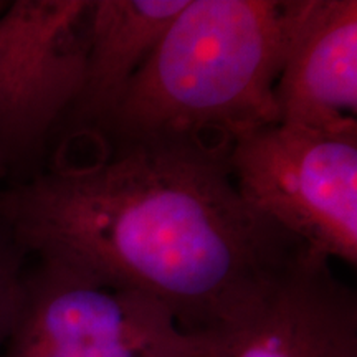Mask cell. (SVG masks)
<instances>
[{
	"mask_svg": "<svg viewBox=\"0 0 357 357\" xmlns=\"http://www.w3.org/2000/svg\"><path fill=\"white\" fill-rule=\"evenodd\" d=\"M88 139L86 162L0 187V229L25 257L155 301L229 357L311 248L240 195L234 142Z\"/></svg>",
	"mask_w": 357,
	"mask_h": 357,
	"instance_id": "cell-1",
	"label": "cell"
},
{
	"mask_svg": "<svg viewBox=\"0 0 357 357\" xmlns=\"http://www.w3.org/2000/svg\"><path fill=\"white\" fill-rule=\"evenodd\" d=\"M303 7L305 0H189L86 137L234 142L280 123L275 84Z\"/></svg>",
	"mask_w": 357,
	"mask_h": 357,
	"instance_id": "cell-2",
	"label": "cell"
},
{
	"mask_svg": "<svg viewBox=\"0 0 357 357\" xmlns=\"http://www.w3.org/2000/svg\"><path fill=\"white\" fill-rule=\"evenodd\" d=\"M230 167L255 211L312 252L357 265V128H257L234 141Z\"/></svg>",
	"mask_w": 357,
	"mask_h": 357,
	"instance_id": "cell-3",
	"label": "cell"
},
{
	"mask_svg": "<svg viewBox=\"0 0 357 357\" xmlns=\"http://www.w3.org/2000/svg\"><path fill=\"white\" fill-rule=\"evenodd\" d=\"M0 357H208L142 294L55 261L24 271Z\"/></svg>",
	"mask_w": 357,
	"mask_h": 357,
	"instance_id": "cell-4",
	"label": "cell"
},
{
	"mask_svg": "<svg viewBox=\"0 0 357 357\" xmlns=\"http://www.w3.org/2000/svg\"><path fill=\"white\" fill-rule=\"evenodd\" d=\"M93 0H13L0 8V176L30 172L78 101ZM26 177V178H29Z\"/></svg>",
	"mask_w": 357,
	"mask_h": 357,
	"instance_id": "cell-5",
	"label": "cell"
},
{
	"mask_svg": "<svg viewBox=\"0 0 357 357\" xmlns=\"http://www.w3.org/2000/svg\"><path fill=\"white\" fill-rule=\"evenodd\" d=\"M280 123L357 128V2L305 0L275 84Z\"/></svg>",
	"mask_w": 357,
	"mask_h": 357,
	"instance_id": "cell-6",
	"label": "cell"
},
{
	"mask_svg": "<svg viewBox=\"0 0 357 357\" xmlns=\"http://www.w3.org/2000/svg\"><path fill=\"white\" fill-rule=\"evenodd\" d=\"M229 357H357V298L307 250Z\"/></svg>",
	"mask_w": 357,
	"mask_h": 357,
	"instance_id": "cell-7",
	"label": "cell"
},
{
	"mask_svg": "<svg viewBox=\"0 0 357 357\" xmlns=\"http://www.w3.org/2000/svg\"><path fill=\"white\" fill-rule=\"evenodd\" d=\"M189 0H93L83 88L66 139L93 134L113 113L169 24Z\"/></svg>",
	"mask_w": 357,
	"mask_h": 357,
	"instance_id": "cell-8",
	"label": "cell"
},
{
	"mask_svg": "<svg viewBox=\"0 0 357 357\" xmlns=\"http://www.w3.org/2000/svg\"><path fill=\"white\" fill-rule=\"evenodd\" d=\"M3 3H6V2H3V0H0V8L3 7Z\"/></svg>",
	"mask_w": 357,
	"mask_h": 357,
	"instance_id": "cell-9",
	"label": "cell"
},
{
	"mask_svg": "<svg viewBox=\"0 0 357 357\" xmlns=\"http://www.w3.org/2000/svg\"><path fill=\"white\" fill-rule=\"evenodd\" d=\"M0 178H2V176H0Z\"/></svg>",
	"mask_w": 357,
	"mask_h": 357,
	"instance_id": "cell-10",
	"label": "cell"
}]
</instances>
